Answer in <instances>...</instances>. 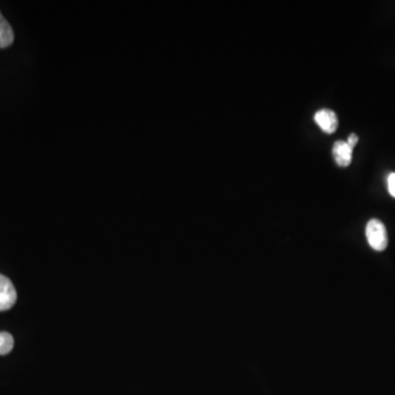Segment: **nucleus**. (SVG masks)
Returning a JSON list of instances; mask_svg holds the SVG:
<instances>
[{
	"label": "nucleus",
	"instance_id": "obj_8",
	"mask_svg": "<svg viewBox=\"0 0 395 395\" xmlns=\"http://www.w3.org/2000/svg\"><path fill=\"white\" fill-rule=\"evenodd\" d=\"M358 141H359V138H358L357 134H354V133H352V134H350V136H348L347 143H348V145L354 150V146L357 145Z\"/></svg>",
	"mask_w": 395,
	"mask_h": 395
},
{
	"label": "nucleus",
	"instance_id": "obj_1",
	"mask_svg": "<svg viewBox=\"0 0 395 395\" xmlns=\"http://www.w3.org/2000/svg\"><path fill=\"white\" fill-rule=\"evenodd\" d=\"M366 236L371 248L377 252H382L388 247V233L380 220H370L366 227Z\"/></svg>",
	"mask_w": 395,
	"mask_h": 395
},
{
	"label": "nucleus",
	"instance_id": "obj_2",
	"mask_svg": "<svg viewBox=\"0 0 395 395\" xmlns=\"http://www.w3.org/2000/svg\"><path fill=\"white\" fill-rule=\"evenodd\" d=\"M17 302V291L10 279L0 275V312L10 310Z\"/></svg>",
	"mask_w": 395,
	"mask_h": 395
},
{
	"label": "nucleus",
	"instance_id": "obj_7",
	"mask_svg": "<svg viewBox=\"0 0 395 395\" xmlns=\"http://www.w3.org/2000/svg\"><path fill=\"white\" fill-rule=\"evenodd\" d=\"M388 189L391 196L395 198V173H390L388 177Z\"/></svg>",
	"mask_w": 395,
	"mask_h": 395
},
{
	"label": "nucleus",
	"instance_id": "obj_4",
	"mask_svg": "<svg viewBox=\"0 0 395 395\" xmlns=\"http://www.w3.org/2000/svg\"><path fill=\"white\" fill-rule=\"evenodd\" d=\"M352 150L347 142L344 141H337L333 145V157L337 165L340 167H347L352 164Z\"/></svg>",
	"mask_w": 395,
	"mask_h": 395
},
{
	"label": "nucleus",
	"instance_id": "obj_5",
	"mask_svg": "<svg viewBox=\"0 0 395 395\" xmlns=\"http://www.w3.org/2000/svg\"><path fill=\"white\" fill-rule=\"evenodd\" d=\"M15 38L13 28L3 18V13H0V49H5L11 45Z\"/></svg>",
	"mask_w": 395,
	"mask_h": 395
},
{
	"label": "nucleus",
	"instance_id": "obj_6",
	"mask_svg": "<svg viewBox=\"0 0 395 395\" xmlns=\"http://www.w3.org/2000/svg\"><path fill=\"white\" fill-rule=\"evenodd\" d=\"M13 337L9 333L0 331V356L9 354L13 348Z\"/></svg>",
	"mask_w": 395,
	"mask_h": 395
},
{
	"label": "nucleus",
	"instance_id": "obj_3",
	"mask_svg": "<svg viewBox=\"0 0 395 395\" xmlns=\"http://www.w3.org/2000/svg\"><path fill=\"white\" fill-rule=\"evenodd\" d=\"M314 121L323 132L333 134L338 128V117L333 110L321 109L314 115Z\"/></svg>",
	"mask_w": 395,
	"mask_h": 395
}]
</instances>
